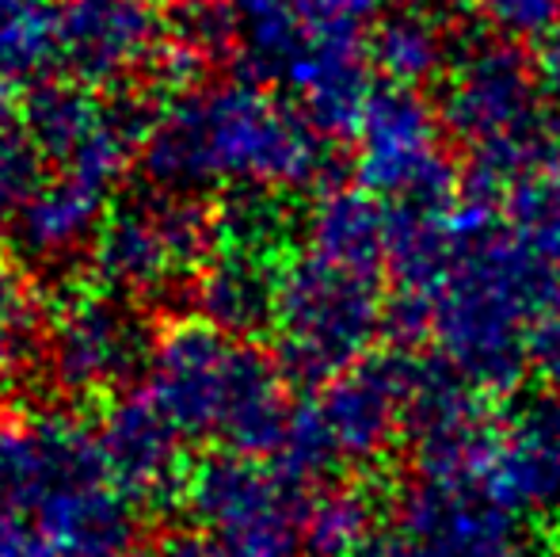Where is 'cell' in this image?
<instances>
[{"mask_svg":"<svg viewBox=\"0 0 560 557\" xmlns=\"http://www.w3.org/2000/svg\"><path fill=\"white\" fill-rule=\"evenodd\" d=\"M389 325V294L374 271L339 264L313 248L282 264L275 333L279 363L294 382H332L370 356Z\"/></svg>","mask_w":560,"mask_h":557,"instance_id":"cell-5","label":"cell"},{"mask_svg":"<svg viewBox=\"0 0 560 557\" xmlns=\"http://www.w3.org/2000/svg\"><path fill=\"white\" fill-rule=\"evenodd\" d=\"M488 35L508 43H541L560 23V0H477Z\"/></svg>","mask_w":560,"mask_h":557,"instance_id":"cell-24","label":"cell"},{"mask_svg":"<svg viewBox=\"0 0 560 557\" xmlns=\"http://www.w3.org/2000/svg\"><path fill=\"white\" fill-rule=\"evenodd\" d=\"M530 367L538 371V379L546 382L549 394L560 397V298L553 310L541 317L538 333L530 344Z\"/></svg>","mask_w":560,"mask_h":557,"instance_id":"cell-27","label":"cell"},{"mask_svg":"<svg viewBox=\"0 0 560 557\" xmlns=\"http://www.w3.org/2000/svg\"><path fill=\"white\" fill-rule=\"evenodd\" d=\"M416 356L405 348L370 351L351 371L325 382L313 402L339 466H374L405 439V402Z\"/></svg>","mask_w":560,"mask_h":557,"instance_id":"cell-9","label":"cell"},{"mask_svg":"<svg viewBox=\"0 0 560 557\" xmlns=\"http://www.w3.org/2000/svg\"><path fill=\"white\" fill-rule=\"evenodd\" d=\"M443 135L439 107L428 104L420 89L385 84L354 130V176L393 207H454L465 192V176L454 169Z\"/></svg>","mask_w":560,"mask_h":557,"instance_id":"cell-6","label":"cell"},{"mask_svg":"<svg viewBox=\"0 0 560 557\" xmlns=\"http://www.w3.org/2000/svg\"><path fill=\"white\" fill-rule=\"evenodd\" d=\"M397 538L412 557H515L518 515L480 481H420L397 500Z\"/></svg>","mask_w":560,"mask_h":557,"instance_id":"cell-10","label":"cell"},{"mask_svg":"<svg viewBox=\"0 0 560 557\" xmlns=\"http://www.w3.org/2000/svg\"><path fill=\"white\" fill-rule=\"evenodd\" d=\"M370 66L385 84L397 89H423L443 81L454 66V31L435 8L428 4H397L374 23L366 38Z\"/></svg>","mask_w":560,"mask_h":557,"instance_id":"cell-18","label":"cell"},{"mask_svg":"<svg viewBox=\"0 0 560 557\" xmlns=\"http://www.w3.org/2000/svg\"><path fill=\"white\" fill-rule=\"evenodd\" d=\"M495 423L485 394L443 356H416L405 402V446L428 481H477L492 446Z\"/></svg>","mask_w":560,"mask_h":557,"instance_id":"cell-8","label":"cell"},{"mask_svg":"<svg viewBox=\"0 0 560 557\" xmlns=\"http://www.w3.org/2000/svg\"><path fill=\"white\" fill-rule=\"evenodd\" d=\"M31 333H35L31 305L23 302V294L12 282H0V379L27 359Z\"/></svg>","mask_w":560,"mask_h":557,"instance_id":"cell-25","label":"cell"},{"mask_svg":"<svg viewBox=\"0 0 560 557\" xmlns=\"http://www.w3.org/2000/svg\"><path fill=\"white\" fill-rule=\"evenodd\" d=\"M210 222L191 199L130 202L100 225V268L126 290H153L202 268Z\"/></svg>","mask_w":560,"mask_h":557,"instance_id":"cell-11","label":"cell"},{"mask_svg":"<svg viewBox=\"0 0 560 557\" xmlns=\"http://www.w3.org/2000/svg\"><path fill=\"white\" fill-rule=\"evenodd\" d=\"M153 46L156 35L141 0H81L61 20V54L89 81L130 73Z\"/></svg>","mask_w":560,"mask_h":557,"instance_id":"cell-14","label":"cell"},{"mask_svg":"<svg viewBox=\"0 0 560 557\" xmlns=\"http://www.w3.org/2000/svg\"><path fill=\"white\" fill-rule=\"evenodd\" d=\"M27 169H31L27 138L0 127V210H12L31 199Z\"/></svg>","mask_w":560,"mask_h":557,"instance_id":"cell-26","label":"cell"},{"mask_svg":"<svg viewBox=\"0 0 560 557\" xmlns=\"http://www.w3.org/2000/svg\"><path fill=\"white\" fill-rule=\"evenodd\" d=\"M50 351L66 390H107L141 359V336L112 305L81 302L58 321Z\"/></svg>","mask_w":560,"mask_h":557,"instance_id":"cell-15","label":"cell"},{"mask_svg":"<svg viewBox=\"0 0 560 557\" xmlns=\"http://www.w3.org/2000/svg\"><path fill=\"white\" fill-rule=\"evenodd\" d=\"M377 538V504L362 485L332 481L305 500L302 543L313 557H354Z\"/></svg>","mask_w":560,"mask_h":557,"instance_id":"cell-21","label":"cell"},{"mask_svg":"<svg viewBox=\"0 0 560 557\" xmlns=\"http://www.w3.org/2000/svg\"><path fill=\"white\" fill-rule=\"evenodd\" d=\"M279 77L320 135L354 138L377 92L370 50L359 38V27H336V23H317L305 31Z\"/></svg>","mask_w":560,"mask_h":557,"instance_id":"cell-13","label":"cell"},{"mask_svg":"<svg viewBox=\"0 0 560 557\" xmlns=\"http://www.w3.org/2000/svg\"><path fill=\"white\" fill-rule=\"evenodd\" d=\"M305 233L313 253L377 276L389 264L393 207H385L382 195L362 184L320 187L317 202L305 214Z\"/></svg>","mask_w":560,"mask_h":557,"instance_id":"cell-17","label":"cell"},{"mask_svg":"<svg viewBox=\"0 0 560 557\" xmlns=\"http://www.w3.org/2000/svg\"><path fill=\"white\" fill-rule=\"evenodd\" d=\"M149 402L179 439H225L236 454L279 451L290 423L279 359L207 325H184L156 348Z\"/></svg>","mask_w":560,"mask_h":557,"instance_id":"cell-4","label":"cell"},{"mask_svg":"<svg viewBox=\"0 0 560 557\" xmlns=\"http://www.w3.org/2000/svg\"><path fill=\"white\" fill-rule=\"evenodd\" d=\"M100 451H104L107 474L118 489L130 492H161L176 477V443L179 431L164 420V413L145 397H130L112 413Z\"/></svg>","mask_w":560,"mask_h":557,"instance_id":"cell-19","label":"cell"},{"mask_svg":"<svg viewBox=\"0 0 560 557\" xmlns=\"http://www.w3.org/2000/svg\"><path fill=\"white\" fill-rule=\"evenodd\" d=\"M23 245L38 260H54L61 253H73L100 222V184L81 179L73 172L58 179L54 187L35 192L23 202Z\"/></svg>","mask_w":560,"mask_h":557,"instance_id":"cell-20","label":"cell"},{"mask_svg":"<svg viewBox=\"0 0 560 557\" xmlns=\"http://www.w3.org/2000/svg\"><path fill=\"white\" fill-rule=\"evenodd\" d=\"M141 4H145V0H141Z\"/></svg>","mask_w":560,"mask_h":557,"instance_id":"cell-32","label":"cell"},{"mask_svg":"<svg viewBox=\"0 0 560 557\" xmlns=\"http://www.w3.org/2000/svg\"><path fill=\"white\" fill-rule=\"evenodd\" d=\"M534 66H538V81H541V89H546V96L560 104V23L538 43Z\"/></svg>","mask_w":560,"mask_h":557,"instance_id":"cell-29","label":"cell"},{"mask_svg":"<svg viewBox=\"0 0 560 557\" xmlns=\"http://www.w3.org/2000/svg\"><path fill=\"white\" fill-rule=\"evenodd\" d=\"M503 202L515 237L560 271V161L515 184Z\"/></svg>","mask_w":560,"mask_h":557,"instance_id":"cell-23","label":"cell"},{"mask_svg":"<svg viewBox=\"0 0 560 557\" xmlns=\"http://www.w3.org/2000/svg\"><path fill=\"white\" fill-rule=\"evenodd\" d=\"M500 195L465 184V241L431 298V340L480 394H508L530 371V344L560 298V271L500 225Z\"/></svg>","mask_w":560,"mask_h":557,"instance_id":"cell-1","label":"cell"},{"mask_svg":"<svg viewBox=\"0 0 560 557\" xmlns=\"http://www.w3.org/2000/svg\"><path fill=\"white\" fill-rule=\"evenodd\" d=\"M279 276L271 248L225 237L222 253L202 260V313L229 336H256L275 325Z\"/></svg>","mask_w":560,"mask_h":557,"instance_id":"cell-16","label":"cell"},{"mask_svg":"<svg viewBox=\"0 0 560 557\" xmlns=\"http://www.w3.org/2000/svg\"><path fill=\"white\" fill-rule=\"evenodd\" d=\"M354 557H412V554H408V546L400 543L397 535H377L366 550L354 554Z\"/></svg>","mask_w":560,"mask_h":557,"instance_id":"cell-30","label":"cell"},{"mask_svg":"<svg viewBox=\"0 0 560 557\" xmlns=\"http://www.w3.org/2000/svg\"><path fill=\"white\" fill-rule=\"evenodd\" d=\"M122 557H145V554H122ZM149 557H172V554L164 550V554H149Z\"/></svg>","mask_w":560,"mask_h":557,"instance_id":"cell-31","label":"cell"},{"mask_svg":"<svg viewBox=\"0 0 560 557\" xmlns=\"http://www.w3.org/2000/svg\"><path fill=\"white\" fill-rule=\"evenodd\" d=\"M195 520L218 557H294L302 543L305 489L256 454H218L187 481Z\"/></svg>","mask_w":560,"mask_h":557,"instance_id":"cell-7","label":"cell"},{"mask_svg":"<svg viewBox=\"0 0 560 557\" xmlns=\"http://www.w3.org/2000/svg\"><path fill=\"white\" fill-rule=\"evenodd\" d=\"M511 515L541 520L560 512V397L518 402L495 423L477 477Z\"/></svg>","mask_w":560,"mask_h":557,"instance_id":"cell-12","label":"cell"},{"mask_svg":"<svg viewBox=\"0 0 560 557\" xmlns=\"http://www.w3.org/2000/svg\"><path fill=\"white\" fill-rule=\"evenodd\" d=\"M0 557H54L38 543V535L31 527H23V520L0 512Z\"/></svg>","mask_w":560,"mask_h":557,"instance_id":"cell-28","label":"cell"},{"mask_svg":"<svg viewBox=\"0 0 560 557\" xmlns=\"http://www.w3.org/2000/svg\"><path fill=\"white\" fill-rule=\"evenodd\" d=\"M61 46L46 0H0V96L35 77Z\"/></svg>","mask_w":560,"mask_h":557,"instance_id":"cell-22","label":"cell"},{"mask_svg":"<svg viewBox=\"0 0 560 557\" xmlns=\"http://www.w3.org/2000/svg\"><path fill=\"white\" fill-rule=\"evenodd\" d=\"M439 119L446 138L469 156L465 184L508 195L526 176L560 161V119L538 81V66L500 35L457 46L443 77Z\"/></svg>","mask_w":560,"mask_h":557,"instance_id":"cell-3","label":"cell"},{"mask_svg":"<svg viewBox=\"0 0 560 557\" xmlns=\"http://www.w3.org/2000/svg\"><path fill=\"white\" fill-rule=\"evenodd\" d=\"M149 169L176 192L236 184L241 192L279 195L317 184L328 149L298 104L264 84L236 81L179 104L149 138Z\"/></svg>","mask_w":560,"mask_h":557,"instance_id":"cell-2","label":"cell"}]
</instances>
